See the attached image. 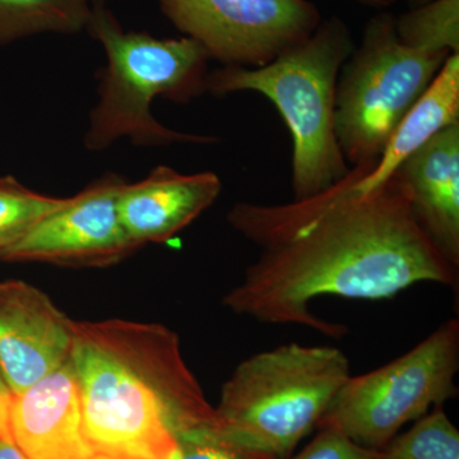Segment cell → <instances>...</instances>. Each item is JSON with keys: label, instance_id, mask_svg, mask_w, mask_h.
<instances>
[{"label": "cell", "instance_id": "6da1fadb", "mask_svg": "<svg viewBox=\"0 0 459 459\" xmlns=\"http://www.w3.org/2000/svg\"><path fill=\"white\" fill-rule=\"evenodd\" d=\"M376 165L352 166L314 197L234 204L230 226L258 256L223 296V305L258 322L303 325L341 338L347 328L313 314L314 299L382 300L422 282L455 289L458 268L420 228L400 175L394 172L374 188L359 186Z\"/></svg>", "mask_w": 459, "mask_h": 459}, {"label": "cell", "instance_id": "e0dca14e", "mask_svg": "<svg viewBox=\"0 0 459 459\" xmlns=\"http://www.w3.org/2000/svg\"><path fill=\"white\" fill-rule=\"evenodd\" d=\"M65 201L33 192L11 175L0 178V263Z\"/></svg>", "mask_w": 459, "mask_h": 459}, {"label": "cell", "instance_id": "cb8c5ba5", "mask_svg": "<svg viewBox=\"0 0 459 459\" xmlns=\"http://www.w3.org/2000/svg\"><path fill=\"white\" fill-rule=\"evenodd\" d=\"M431 2V0H410L411 5L413 7H419V5L425 4V3Z\"/></svg>", "mask_w": 459, "mask_h": 459}, {"label": "cell", "instance_id": "7a4b0ae2", "mask_svg": "<svg viewBox=\"0 0 459 459\" xmlns=\"http://www.w3.org/2000/svg\"><path fill=\"white\" fill-rule=\"evenodd\" d=\"M71 361L95 455L171 459L180 435L217 420L165 325L75 322Z\"/></svg>", "mask_w": 459, "mask_h": 459}, {"label": "cell", "instance_id": "30bf717a", "mask_svg": "<svg viewBox=\"0 0 459 459\" xmlns=\"http://www.w3.org/2000/svg\"><path fill=\"white\" fill-rule=\"evenodd\" d=\"M74 325L38 287L0 282V371L13 397L71 359Z\"/></svg>", "mask_w": 459, "mask_h": 459}, {"label": "cell", "instance_id": "5bb4252c", "mask_svg": "<svg viewBox=\"0 0 459 459\" xmlns=\"http://www.w3.org/2000/svg\"><path fill=\"white\" fill-rule=\"evenodd\" d=\"M458 123L459 54H452L424 95L404 115L379 161L359 180V186L364 189L379 186L434 135Z\"/></svg>", "mask_w": 459, "mask_h": 459}, {"label": "cell", "instance_id": "d6986e66", "mask_svg": "<svg viewBox=\"0 0 459 459\" xmlns=\"http://www.w3.org/2000/svg\"><path fill=\"white\" fill-rule=\"evenodd\" d=\"M217 418V416H216ZM171 459H270L252 455L235 446L219 427V422L202 425L180 435Z\"/></svg>", "mask_w": 459, "mask_h": 459}, {"label": "cell", "instance_id": "d4e9b609", "mask_svg": "<svg viewBox=\"0 0 459 459\" xmlns=\"http://www.w3.org/2000/svg\"><path fill=\"white\" fill-rule=\"evenodd\" d=\"M89 459H113V458L108 457V455H98V453H96V455H93L92 457H91Z\"/></svg>", "mask_w": 459, "mask_h": 459}, {"label": "cell", "instance_id": "4fadbf2b", "mask_svg": "<svg viewBox=\"0 0 459 459\" xmlns=\"http://www.w3.org/2000/svg\"><path fill=\"white\" fill-rule=\"evenodd\" d=\"M394 172L406 186L420 228L459 268V123L434 135Z\"/></svg>", "mask_w": 459, "mask_h": 459}, {"label": "cell", "instance_id": "277c9868", "mask_svg": "<svg viewBox=\"0 0 459 459\" xmlns=\"http://www.w3.org/2000/svg\"><path fill=\"white\" fill-rule=\"evenodd\" d=\"M353 49L349 27L333 16L270 65L222 66L208 74L207 92L214 96L253 91L273 102L292 138L296 201L325 192L351 170L338 146L334 105L338 75Z\"/></svg>", "mask_w": 459, "mask_h": 459}, {"label": "cell", "instance_id": "ba28073f", "mask_svg": "<svg viewBox=\"0 0 459 459\" xmlns=\"http://www.w3.org/2000/svg\"><path fill=\"white\" fill-rule=\"evenodd\" d=\"M166 18L223 66L259 68L322 23L310 0H157Z\"/></svg>", "mask_w": 459, "mask_h": 459}, {"label": "cell", "instance_id": "9c48e42d", "mask_svg": "<svg viewBox=\"0 0 459 459\" xmlns=\"http://www.w3.org/2000/svg\"><path fill=\"white\" fill-rule=\"evenodd\" d=\"M126 180L102 175L80 195L42 219L5 262H42L63 267H107L138 247L124 231L117 195Z\"/></svg>", "mask_w": 459, "mask_h": 459}, {"label": "cell", "instance_id": "8fae6325", "mask_svg": "<svg viewBox=\"0 0 459 459\" xmlns=\"http://www.w3.org/2000/svg\"><path fill=\"white\" fill-rule=\"evenodd\" d=\"M12 442L27 459H89L80 386L71 359L22 394L9 413Z\"/></svg>", "mask_w": 459, "mask_h": 459}, {"label": "cell", "instance_id": "ffe728a7", "mask_svg": "<svg viewBox=\"0 0 459 459\" xmlns=\"http://www.w3.org/2000/svg\"><path fill=\"white\" fill-rule=\"evenodd\" d=\"M286 459H380L379 451L352 442L333 427H319L318 434L303 451Z\"/></svg>", "mask_w": 459, "mask_h": 459}, {"label": "cell", "instance_id": "5b68a950", "mask_svg": "<svg viewBox=\"0 0 459 459\" xmlns=\"http://www.w3.org/2000/svg\"><path fill=\"white\" fill-rule=\"evenodd\" d=\"M350 377L349 359L336 347L291 342L255 353L222 385L217 422L244 451L291 457Z\"/></svg>", "mask_w": 459, "mask_h": 459}, {"label": "cell", "instance_id": "2e32d148", "mask_svg": "<svg viewBox=\"0 0 459 459\" xmlns=\"http://www.w3.org/2000/svg\"><path fill=\"white\" fill-rule=\"evenodd\" d=\"M402 44L412 49L459 54V0H431L395 17Z\"/></svg>", "mask_w": 459, "mask_h": 459}, {"label": "cell", "instance_id": "603a6c76", "mask_svg": "<svg viewBox=\"0 0 459 459\" xmlns=\"http://www.w3.org/2000/svg\"><path fill=\"white\" fill-rule=\"evenodd\" d=\"M360 4L368 5V7H374L379 9H385L392 7L398 0H355Z\"/></svg>", "mask_w": 459, "mask_h": 459}, {"label": "cell", "instance_id": "44dd1931", "mask_svg": "<svg viewBox=\"0 0 459 459\" xmlns=\"http://www.w3.org/2000/svg\"><path fill=\"white\" fill-rule=\"evenodd\" d=\"M12 401H13V394L0 371V439L8 440V442H12L11 427H9Z\"/></svg>", "mask_w": 459, "mask_h": 459}, {"label": "cell", "instance_id": "3957f363", "mask_svg": "<svg viewBox=\"0 0 459 459\" xmlns=\"http://www.w3.org/2000/svg\"><path fill=\"white\" fill-rule=\"evenodd\" d=\"M87 31L101 44L108 59L100 77L99 102L84 135L87 150L100 152L122 138L141 147L219 142L168 128L151 108L157 98L188 104L207 92L211 59L197 41L126 31L104 0H93Z\"/></svg>", "mask_w": 459, "mask_h": 459}, {"label": "cell", "instance_id": "7402d4cb", "mask_svg": "<svg viewBox=\"0 0 459 459\" xmlns=\"http://www.w3.org/2000/svg\"><path fill=\"white\" fill-rule=\"evenodd\" d=\"M0 459H27L14 443L0 439Z\"/></svg>", "mask_w": 459, "mask_h": 459}, {"label": "cell", "instance_id": "8992f818", "mask_svg": "<svg viewBox=\"0 0 459 459\" xmlns=\"http://www.w3.org/2000/svg\"><path fill=\"white\" fill-rule=\"evenodd\" d=\"M451 56L402 44L388 12L371 18L337 80L334 131L347 164L379 161L398 124Z\"/></svg>", "mask_w": 459, "mask_h": 459}, {"label": "cell", "instance_id": "52a82bcc", "mask_svg": "<svg viewBox=\"0 0 459 459\" xmlns=\"http://www.w3.org/2000/svg\"><path fill=\"white\" fill-rule=\"evenodd\" d=\"M458 370L459 320L452 318L385 367L350 377L318 428H336L359 446L382 451L404 425L458 397Z\"/></svg>", "mask_w": 459, "mask_h": 459}, {"label": "cell", "instance_id": "9a60e30c", "mask_svg": "<svg viewBox=\"0 0 459 459\" xmlns=\"http://www.w3.org/2000/svg\"><path fill=\"white\" fill-rule=\"evenodd\" d=\"M93 0H0V45L42 35L87 30Z\"/></svg>", "mask_w": 459, "mask_h": 459}, {"label": "cell", "instance_id": "7c38bea8", "mask_svg": "<svg viewBox=\"0 0 459 459\" xmlns=\"http://www.w3.org/2000/svg\"><path fill=\"white\" fill-rule=\"evenodd\" d=\"M221 189V179L212 171L180 174L159 166L146 179L123 184L117 213L124 231L138 247L165 243L208 210Z\"/></svg>", "mask_w": 459, "mask_h": 459}, {"label": "cell", "instance_id": "ac0fdd59", "mask_svg": "<svg viewBox=\"0 0 459 459\" xmlns=\"http://www.w3.org/2000/svg\"><path fill=\"white\" fill-rule=\"evenodd\" d=\"M380 459H459V431L443 406L416 420L406 433L394 437Z\"/></svg>", "mask_w": 459, "mask_h": 459}]
</instances>
